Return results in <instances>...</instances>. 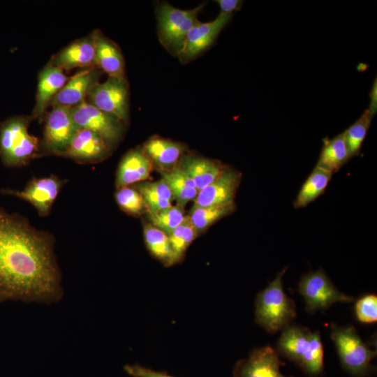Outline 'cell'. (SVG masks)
<instances>
[{
  "label": "cell",
  "instance_id": "obj_1",
  "mask_svg": "<svg viewBox=\"0 0 377 377\" xmlns=\"http://www.w3.org/2000/svg\"><path fill=\"white\" fill-rule=\"evenodd\" d=\"M53 236L0 207V302L50 304L63 295Z\"/></svg>",
  "mask_w": 377,
  "mask_h": 377
},
{
  "label": "cell",
  "instance_id": "obj_2",
  "mask_svg": "<svg viewBox=\"0 0 377 377\" xmlns=\"http://www.w3.org/2000/svg\"><path fill=\"white\" fill-rule=\"evenodd\" d=\"M277 348L309 375H318L323 370L324 350L318 332L290 325L283 330Z\"/></svg>",
  "mask_w": 377,
  "mask_h": 377
},
{
  "label": "cell",
  "instance_id": "obj_3",
  "mask_svg": "<svg viewBox=\"0 0 377 377\" xmlns=\"http://www.w3.org/2000/svg\"><path fill=\"white\" fill-rule=\"evenodd\" d=\"M287 267L256 296L255 320L267 332L273 334L290 325L296 317L294 301L284 292L282 278Z\"/></svg>",
  "mask_w": 377,
  "mask_h": 377
},
{
  "label": "cell",
  "instance_id": "obj_4",
  "mask_svg": "<svg viewBox=\"0 0 377 377\" xmlns=\"http://www.w3.org/2000/svg\"><path fill=\"white\" fill-rule=\"evenodd\" d=\"M30 118L13 117L0 123V157L4 165L21 167L39 154L38 139L29 134Z\"/></svg>",
  "mask_w": 377,
  "mask_h": 377
},
{
  "label": "cell",
  "instance_id": "obj_5",
  "mask_svg": "<svg viewBox=\"0 0 377 377\" xmlns=\"http://www.w3.org/2000/svg\"><path fill=\"white\" fill-rule=\"evenodd\" d=\"M204 6L202 3L192 9L183 10L168 2L158 5L156 10L158 36L169 53L177 57L187 34L199 21L198 16Z\"/></svg>",
  "mask_w": 377,
  "mask_h": 377
},
{
  "label": "cell",
  "instance_id": "obj_6",
  "mask_svg": "<svg viewBox=\"0 0 377 377\" xmlns=\"http://www.w3.org/2000/svg\"><path fill=\"white\" fill-rule=\"evenodd\" d=\"M331 339L342 367L349 374L364 376L374 370L371 361L376 357V351L363 341L353 326L332 324Z\"/></svg>",
  "mask_w": 377,
  "mask_h": 377
},
{
  "label": "cell",
  "instance_id": "obj_7",
  "mask_svg": "<svg viewBox=\"0 0 377 377\" xmlns=\"http://www.w3.org/2000/svg\"><path fill=\"white\" fill-rule=\"evenodd\" d=\"M298 290L309 313L328 309L337 302L354 300L353 297L339 290L321 268L304 274L299 281Z\"/></svg>",
  "mask_w": 377,
  "mask_h": 377
},
{
  "label": "cell",
  "instance_id": "obj_8",
  "mask_svg": "<svg viewBox=\"0 0 377 377\" xmlns=\"http://www.w3.org/2000/svg\"><path fill=\"white\" fill-rule=\"evenodd\" d=\"M71 111L78 128L96 133L111 149L122 138L126 124L94 106L87 100L71 108Z\"/></svg>",
  "mask_w": 377,
  "mask_h": 377
},
{
  "label": "cell",
  "instance_id": "obj_9",
  "mask_svg": "<svg viewBox=\"0 0 377 377\" xmlns=\"http://www.w3.org/2000/svg\"><path fill=\"white\" fill-rule=\"evenodd\" d=\"M87 98V101L94 106L127 124L129 87L126 77L108 76L104 82H98L92 87Z\"/></svg>",
  "mask_w": 377,
  "mask_h": 377
},
{
  "label": "cell",
  "instance_id": "obj_10",
  "mask_svg": "<svg viewBox=\"0 0 377 377\" xmlns=\"http://www.w3.org/2000/svg\"><path fill=\"white\" fill-rule=\"evenodd\" d=\"M44 118L43 149L45 153L62 156L79 128L71 108L53 106Z\"/></svg>",
  "mask_w": 377,
  "mask_h": 377
},
{
  "label": "cell",
  "instance_id": "obj_11",
  "mask_svg": "<svg viewBox=\"0 0 377 377\" xmlns=\"http://www.w3.org/2000/svg\"><path fill=\"white\" fill-rule=\"evenodd\" d=\"M232 15L220 13L212 21H198L186 36L184 46L177 56L179 61L186 64L207 50L230 21Z\"/></svg>",
  "mask_w": 377,
  "mask_h": 377
},
{
  "label": "cell",
  "instance_id": "obj_12",
  "mask_svg": "<svg viewBox=\"0 0 377 377\" xmlns=\"http://www.w3.org/2000/svg\"><path fill=\"white\" fill-rule=\"evenodd\" d=\"M65 181L51 175L34 178L22 191L3 188L1 193L13 195L29 202L40 216H47Z\"/></svg>",
  "mask_w": 377,
  "mask_h": 377
},
{
  "label": "cell",
  "instance_id": "obj_13",
  "mask_svg": "<svg viewBox=\"0 0 377 377\" xmlns=\"http://www.w3.org/2000/svg\"><path fill=\"white\" fill-rule=\"evenodd\" d=\"M278 353L267 346L254 349L247 358L239 360L233 369L234 377H287L280 371Z\"/></svg>",
  "mask_w": 377,
  "mask_h": 377
},
{
  "label": "cell",
  "instance_id": "obj_14",
  "mask_svg": "<svg viewBox=\"0 0 377 377\" xmlns=\"http://www.w3.org/2000/svg\"><path fill=\"white\" fill-rule=\"evenodd\" d=\"M241 178L239 171L226 166L217 179L198 192L193 206L208 207L235 202Z\"/></svg>",
  "mask_w": 377,
  "mask_h": 377
},
{
  "label": "cell",
  "instance_id": "obj_15",
  "mask_svg": "<svg viewBox=\"0 0 377 377\" xmlns=\"http://www.w3.org/2000/svg\"><path fill=\"white\" fill-rule=\"evenodd\" d=\"M110 150L98 135L79 128L62 156L79 163H94L107 158Z\"/></svg>",
  "mask_w": 377,
  "mask_h": 377
},
{
  "label": "cell",
  "instance_id": "obj_16",
  "mask_svg": "<svg viewBox=\"0 0 377 377\" xmlns=\"http://www.w3.org/2000/svg\"><path fill=\"white\" fill-rule=\"evenodd\" d=\"M103 71L98 68H85L68 80L50 103L51 107H74L86 100L92 87L97 84Z\"/></svg>",
  "mask_w": 377,
  "mask_h": 377
},
{
  "label": "cell",
  "instance_id": "obj_17",
  "mask_svg": "<svg viewBox=\"0 0 377 377\" xmlns=\"http://www.w3.org/2000/svg\"><path fill=\"white\" fill-rule=\"evenodd\" d=\"M49 64L63 71H69L75 68L83 69L98 68L95 57L93 32L64 47L52 57Z\"/></svg>",
  "mask_w": 377,
  "mask_h": 377
},
{
  "label": "cell",
  "instance_id": "obj_18",
  "mask_svg": "<svg viewBox=\"0 0 377 377\" xmlns=\"http://www.w3.org/2000/svg\"><path fill=\"white\" fill-rule=\"evenodd\" d=\"M64 71L48 64L38 75L36 103L32 112L33 119H41L47 113V109L57 94L68 81Z\"/></svg>",
  "mask_w": 377,
  "mask_h": 377
},
{
  "label": "cell",
  "instance_id": "obj_19",
  "mask_svg": "<svg viewBox=\"0 0 377 377\" xmlns=\"http://www.w3.org/2000/svg\"><path fill=\"white\" fill-rule=\"evenodd\" d=\"M153 165L141 149L129 151L119 163L116 174V187L119 189L148 179Z\"/></svg>",
  "mask_w": 377,
  "mask_h": 377
},
{
  "label": "cell",
  "instance_id": "obj_20",
  "mask_svg": "<svg viewBox=\"0 0 377 377\" xmlns=\"http://www.w3.org/2000/svg\"><path fill=\"white\" fill-rule=\"evenodd\" d=\"M97 67L109 77L124 78L125 61L119 47L100 30L93 31Z\"/></svg>",
  "mask_w": 377,
  "mask_h": 377
},
{
  "label": "cell",
  "instance_id": "obj_21",
  "mask_svg": "<svg viewBox=\"0 0 377 377\" xmlns=\"http://www.w3.org/2000/svg\"><path fill=\"white\" fill-rule=\"evenodd\" d=\"M161 171H169L177 166L185 147L183 145L160 137L149 139L141 149Z\"/></svg>",
  "mask_w": 377,
  "mask_h": 377
},
{
  "label": "cell",
  "instance_id": "obj_22",
  "mask_svg": "<svg viewBox=\"0 0 377 377\" xmlns=\"http://www.w3.org/2000/svg\"><path fill=\"white\" fill-rule=\"evenodd\" d=\"M194 182L198 192L217 179L226 168L218 161L186 156L179 165Z\"/></svg>",
  "mask_w": 377,
  "mask_h": 377
},
{
  "label": "cell",
  "instance_id": "obj_23",
  "mask_svg": "<svg viewBox=\"0 0 377 377\" xmlns=\"http://www.w3.org/2000/svg\"><path fill=\"white\" fill-rule=\"evenodd\" d=\"M316 165L332 172L338 171L351 158L344 132L332 138H325Z\"/></svg>",
  "mask_w": 377,
  "mask_h": 377
},
{
  "label": "cell",
  "instance_id": "obj_24",
  "mask_svg": "<svg viewBox=\"0 0 377 377\" xmlns=\"http://www.w3.org/2000/svg\"><path fill=\"white\" fill-rule=\"evenodd\" d=\"M162 179L168 184L177 205L183 207L194 200L198 191L188 175L179 166L169 171H161Z\"/></svg>",
  "mask_w": 377,
  "mask_h": 377
},
{
  "label": "cell",
  "instance_id": "obj_25",
  "mask_svg": "<svg viewBox=\"0 0 377 377\" xmlns=\"http://www.w3.org/2000/svg\"><path fill=\"white\" fill-rule=\"evenodd\" d=\"M333 172L316 165L305 180L294 201L297 209L307 206L325 191Z\"/></svg>",
  "mask_w": 377,
  "mask_h": 377
},
{
  "label": "cell",
  "instance_id": "obj_26",
  "mask_svg": "<svg viewBox=\"0 0 377 377\" xmlns=\"http://www.w3.org/2000/svg\"><path fill=\"white\" fill-rule=\"evenodd\" d=\"M136 187L146 202L149 215L155 214L172 205L174 197L164 179L142 183Z\"/></svg>",
  "mask_w": 377,
  "mask_h": 377
},
{
  "label": "cell",
  "instance_id": "obj_27",
  "mask_svg": "<svg viewBox=\"0 0 377 377\" xmlns=\"http://www.w3.org/2000/svg\"><path fill=\"white\" fill-rule=\"evenodd\" d=\"M143 231L145 244L154 257L166 267L177 263L167 234L151 224H146Z\"/></svg>",
  "mask_w": 377,
  "mask_h": 377
},
{
  "label": "cell",
  "instance_id": "obj_28",
  "mask_svg": "<svg viewBox=\"0 0 377 377\" xmlns=\"http://www.w3.org/2000/svg\"><path fill=\"white\" fill-rule=\"evenodd\" d=\"M235 209V202L208 207L193 206L187 216L199 234L216 221L230 214Z\"/></svg>",
  "mask_w": 377,
  "mask_h": 377
},
{
  "label": "cell",
  "instance_id": "obj_29",
  "mask_svg": "<svg viewBox=\"0 0 377 377\" xmlns=\"http://www.w3.org/2000/svg\"><path fill=\"white\" fill-rule=\"evenodd\" d=\"M198 235L187 216L181 225L168 235L177 263L182 260L186 251Z\"/></svg>",
  "mask_w": 377,
  "mask_h": 377
},
{
  "label": "cell",
  "instance_id": "obj_30",
  "mask_svg": "<svg viewBox=\"0 0 377 377\" xmlns=\"http://www.w3.org/2000/svg\"><path fill=\"white\" fill-rule=\"evenodd\" d=\"M372 117L373 115L367 109L354 124L344 131L346 142L351 157L359 154Z\"/></svg>",
  "mask_w": 377,
  "mask_h": 377
},
{
  "label": "cell",
  "instance_id": "obj_31",
  "mask_svg": "<svg viewBox=\"0 0 377 377\" xmlns=\"http://www.w3.org/2000/svg\"><path fill=\"white\" fill-rule=\"evenodd\" d=\"M115 200L119 207L128 214L140 216L148 212L143 197L135 188L126 186L117 189Z\"/></svg>",
  "mask_w": 377,
  "mask_h": 377
},
{
  "label": "cell",
  "instance_id": "obj_32",
  "mask_svg": "<svg viewBox=\"0 0 377 377\" xmlns=\"http://www.w3.org/2000/svg\"><path fill=\"white\" fill-rule=\"evenodd\" d=\"M151 225L168 235L185 220L183 207L176 205L149 215Z\"/></svg>",
  "mask_w": 377,
  "mask_h": 377
},
{
  "label": "cell",
  "instance_id": "obj_33",
  "mask_svg": "<svg viewBox=\"0 0 377 377\" xmlns=\"http://www.w3.org/2000/svg\"><path fill=\"white\" fill-rule=\"evenodd\" d=\"M357 319L362 323L371 324L377 320V296L368 294L357 300L355 304Z\"/></svg>",
  "mask_w": 377,
  "mask_h": 377
},
{
  "label": "cell",
  "instance_id": "obj_34",
  "mask_svg": "<svg viewBox=\"0 0 377 377\" xmlns=\"http://www.w3.org/2000/svg\"><path fill=\"white\" fill-rule=\"evenodd\" d=\"M124 369L133 377H175L167 373L156 371L139 364H126Z\"/></svg>",
  "mask_w": 377,
  "mask_h": 377
},
{
  "label": "cell",
  "instance_id": "obj_35",
  "mask_svg": "<svg viewBox=\"0 0 377 377\" xmlns=\"http://www.w3.org/2000/svg\"><path fill=\"white\" fill-rule=\"evenodd\" d=\"M219 6L221 13L226 15H232L235 11L239 10L243 1L239 0H217L215 1Z\"/></svg>",
  "mask_w": 377,
  "mask_h": 377
}]
</instances>
